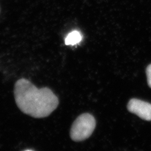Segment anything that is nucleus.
Instances as JSON below:
<instances>
[{
    "label": "nucleus",
    "mask_w": 151,
    "mask_h": 151,
    "mask_svg": "<svg viewBox=\"0 0 151 151\" xmlns=\"http://www.w3.org/2000/svg\"><path fill=\"white\" fill-rule=\"evenodd\" d=\"M146 75L147 77V82L148 86L151 88V64L148 65L146 68Z\"/></svg>",
    "instance_id": "obj_5"
},
{
    "label": "nucleus",
    "mask_w": 151,
    "mask_h": 151,
    "mask_svg": "<svg viewBox=\"0 0 151 151\" xmlns=\"http://www.w3.org/2000/svg\"><path fill=\"white\" fill-rule=\"evenodd\" d=\"M14 95L16 104L22 112L35 118L48 116L59 104L58 98L50 88H38L25 78L16 82Z\"/></svg>",
    "instance_id": "obj_1"
},
{
    "label": "nucleus",
    "mask_w": 151,
    "mask_h": 151,
    "mask_svg": "<svg viewBox=\"0 0 151 151\" xmlns=\"http://www.w3.org/2000/svg\"><path fill=\"white\" fill-rule=\"evenodd\" d=\"M96 127V120L89 113L82 114L76 119L71 127L70 136L75 142L86 140L92 135Z\"/></svg>",
    "instance_id": "obj_2"
},
{
    "label": "nucleus",
    "mask_w": 151,
    "mask_h": 151,
    "mask_svg": "<svg viewBox=\"0 0 151 151\" xmlns=\"http://www.w3.org/2000/svg\"><path fill=\"white\" fill-rule=\"evenodd\" d=\"M82 40V36L80 32L77 31H73L70 32L65 39V44L66 45H73L79 43Z\"/></svg>",
    "instance_id": "obj_4"
},
{
    "label": "nucleus",
    "mask_w": 151,
    "mask_h": 151,
    "mask_svg": "<svg viewBox=\"0 0 151 151\" xmlns=\"http://www.w3.org/2000/svg\"><path fill=\"white\" fill-rule=\"evenodd\" d=\"M129 111L141 119L151 121V104L137 99H130L127 105Z\"/></svg>",
    "instance_id": "obj_3"
}]
</instances>
